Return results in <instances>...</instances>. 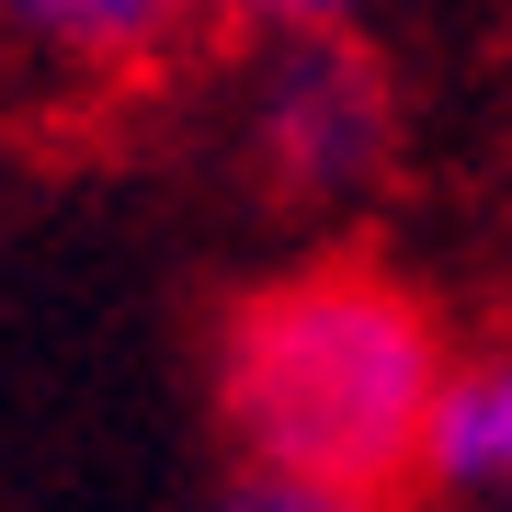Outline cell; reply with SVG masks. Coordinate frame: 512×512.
I'll return each mask as SVG.
<instances>
[{
    "label": "cell",
    "mask_w": 512,
    "mask_h": 512,
    "mask_svg": "<svg viewBox=\"0 0 512 512\" xmlns=\"http://www.w3.org/2000/svg\"><path fill=\"white\" fill-rule=\"evenodd\" d=\"M456 342L387 262H296L262 274L251 296L217 308L205 342V399L217 433L239 444L251 478L342 501H399L421 490V444H433Z\"/></svg>",
    "instance_id": "1"
},
{
    "label": "cell",
    "mask_w": 512,
    "mask_h": 512,
    "mask_svg": "<svg viewBox=\"0 0 512 512\" xmlns=\"http://www.w3.org/2000/svg\"><path fill=\"white\" fill-rule=\"evenodd\" d=\"M399 160V69L365 35H262L239 80V171L296 217L376 194Z\"/></svg>",
    "instance_id": "2"
},
{
    "label": "cell",
    "mask_w": 512,
    "mask_h": 512,
    "mask_svg": "<svg viewBox=\"0 0 512 512\" xmlns=\"http://www.w3.org/2000/svg\"><path fill=\"white\" fill-rule=\"evenodd\" d=\"M217 0H0V92L137 103L194 57Z\"/></svg>",
    "instance_id": "3"
},
{
    "label": "cell",
    "mask_w": 512,
    "mask_h": 512,
    "mask_svg": "<svg viewBox=\"0 0 512 512\" xmlns=\"http://www.w3.org/2000/svg\"><path fill=\"white\" fill-rule=\"evenodd\" d=\"M421 490L433 501H501L512 490V342L456 353L433 444H421Z\"/></svg>",
    "instance_id": "4"
},
{
    "label": "cell",
    "mask_w": 512,
    "mask_h": 512,
    "mask_svg": "<svg viewBox=\"0 0 512 512\" xmlns=\"http://www.w3.org/2000/svg\"><path fill=\"white\" fill-rule=\"evenodd\" d=\"M376 0H217V23H239V35H365Z\"/></svg>",
    "instance_id": "5"
},
{
    "label": "cell",
    "mask_w": 512,
    "mask_h": 512,
    "mask_svg": "<svg viewBox=\"0 0 512 512\" xmlns=\"http://www.w3.org/2000/svg\"><path fill=\"white\" fill-rule=\"evenodd\" d=\"M205 512H399V501H342V490H296V478H251L239 467Z\"/></svg>",
    "instance_id": "6"
},
{
    "label": "cell",
    "mask_w": 512,
    "mask_h": 512,
    "mask_svg": "<svg viewBox=\"0 0 512 512\" xmlns=\"http://www.w3.org/2000/svg\"><path fill=\"white\" fill-rule=\"evenodd\" d=\"M501 512H512V490H501Z\"/></svg>",
    "instance_id": "7"
}]
</instances>
